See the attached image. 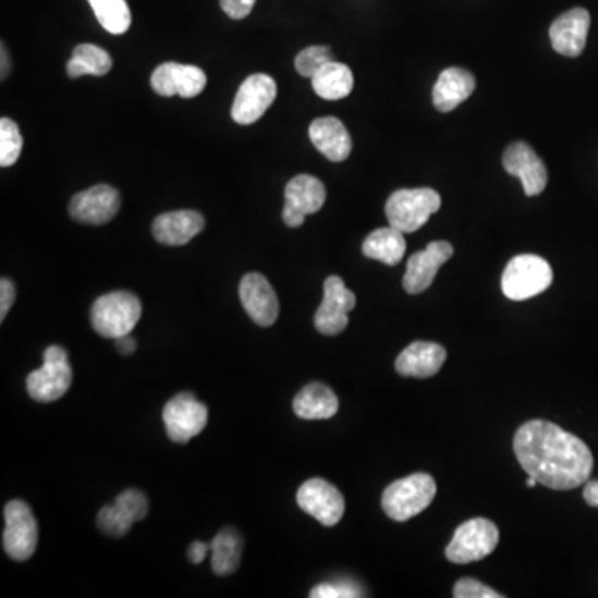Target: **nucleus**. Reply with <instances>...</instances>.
Returning a JSON list of instances; mask_svg holds the SVG:
<instances>
[{
    "label": "nucleus",
    "instance_id": "nucleus-35",
    "mask_svg": "<svg viewBox=\"0 0 598 598\" xmlns=\"http://www.w3.org/2000/svg\"><path fill=\"white\" fill-rule=\"evenodd\" d=\"M256 0H220L221 9L228 17L242 19L248 17L252 14L253 8H255Z\"/></svg>",
    "mask_w": 598,
    "mask_h": 598
},
{
    "label": "nucleus",
    "instance_id": "nucleus-31",
    "mask_svg": "<svg viewBox=\"0 0 598 598\" xmlns=\"http://www.w3.org/2000/svg\"><path fill=\"white\" fill-rule=\"evenodd\" d=\"M21 130L11 119L0 120V167H12L22 154Z\"/></svg>",
    "mask_w": 598,
    "mask_h": 598
},
{
    "label": "nucleus",
    "instance_id": "nucleus-17",
    "mask_svg": "<svg viewBox=\"0 0 598 598\" xmlns=\"http://www.w3.org/2000/svg\"><path fill=\"white\" fill-rule=\"evenodd\" d=\"M454 255V248L448 242H432L424 252L414 253L407 261L403 286L406 293H424L435 283L436 274L444 263Z\"/></svg>",
    "mask_w": 598,
    "mask_h": 598
},
{
    "label": "nucleus",
    "instance_id": "nucleus-25",
    "mask_svg": "<svg viewBox=\"0 0 598 598\" xmlns=\"http://www.w3.org/2000/svg\"><path fill=\"white\" fill-rule=\"evenodd\" d=\"M340 410V401L331 388L321 382H312L297 392L293 401V411L297 417L306 420L329 419Z\"/></svg>",
    "mask_w": 598,
    "mask_h": 598
},
{
    "label": "nucleus",
    "instance_id": "nucleus-23",
    "mask_svg": "<svg viewBox=\"0 0 598 598\" xmlns=\"http://www.w3.org/2000/svg\"><path fill=\"white\" fill-rule=\"evenodd\" d=\"M309 138L318 148L319 154L325 155L331 161H344L353 150V141L350 132L341 120L334 117L315 120L309 125Z\"/></svg>",
    "mask_w": 598,
    "mask_h": 598
},
{
    "label": "nucleus",
    "instance_id": "nucleus-32",
    "mask_svg": "<svg viewBox=\"0 0 598 598\" xmlns=\"http://www.w3.org/2000/svg\"><path fill=\"white\" fill-rule=\"evenodd\" d=\"M332 53L329 47L313 46L308 49L302 50L297 53L296 60H294V66L296 71L303 75V77L313 78L316 72L325 66L326 63L331 62Z\"/></svg>",
    "mask_w": 598,
    "mask_h": 598
},
{
    "label": "nucleus",
    "instance_id": "nucleus-15",
    "mask_svg": "<svg viewBox=\"0 0 598 598\" xmlns=\"http://www.w3.org/2000/svg\"><path fill=\"white\" fill-rule=\"evenodd\" d=\"M150 82L161 97L193 98L207 87V74L199 66L167 62L155 69Z\"/></svg>",
    "mask_w": 598,
    "mask_h": 598
},
{
    "label": "nucleus",
    "instance_id": "nucleus-24",
    "mask_svg": "<svg viewBox=\"0 0 598 598\" xmlns=\"http://www.w3.org/2000/svg\"><path fill=\"white\" fill-rule=\"evenodd\" d=\"M476 90V78L465 69L451 66L439 75L432 90V102L439 112H452Z\"/></svg>",
    "mask_w": 598,
    "mask_h": 598
},
{
    "label": "nucleus",
    "instance_id": "nucleus-14",
    "mask_svg": "<svg viewBox=\"0 0 598 598\" xmlns=\"http://www.w3.org/2000/svg\"><path fill=\"white\" fill-rule=\"evenodd\" d=\"M148 514V501L141 490L129 489L117 497L115 504L106 505L98 512L97 525L106 536L120 539L126 536L135 522Z\"/></svg>",
    "mask_w": 598,
    "mask_h": 598
},
{
    "label": "nucleus",
    "instance_id": "nucleus-16",
    "mask_svg": "<svg viewBox=\"0 0 598 598\" xmlns=\"http://www.w3.org/2000/svg\"><path fill=\"white\" fill-rule=\"evenodd\" d=\"M240 300L249 318L263 328L273 326L280 315V303L270 281L263 274L248 273L240 283Z\"/></svg>",
    "mask_w": 598,
    "mask_h": 598
},
{
    "label": "nucleus",
    "instance_id": "nucleus-1",
    "mask_svg": "<svg viewBox=\"0 0 598 598\" xmlns=\"http://www.w3.org/2000/svg\"><path fill=\"white\" fill-rule=\"evenodd\" d=\"M518 464L540 486L577 489L594 471V455L577 436L549 420H528L514 438Z\"/></svg>",
    "mask_w": 598,
    "mask_h": 598
},
{
    "label": "nucleus",
    "instance_id": "nucleus-21",
    "mask_svg": "<svg viewBox=\"0 0 598 598\" xmlns=\"http://www.w3.org/2000/svg\"><path fill=\"white\" fill-rule=\"evenodd\" d=\"M446 357L448 353L441 344L416 341L399 354L395 371L404 378H432L441 371Z\"/></svg>",
    "mask_w": 598,
    "mask_h": 598
},
{
    "label": "nucleus",
    "instance_id": "nucleus-30",
    "mask_svg": "<svg viewBox=\"0 0 598 598\" xmlns=\"http://www.w3.org/2000/svg\"><path fill=\"white\" fill-rule=\"evenodd\" d=\"M88 4L100 25L113 36H122L132 25L126 0H88Z\"/></svg>",
    "mask_w": 598,
    "mask_h": 598
},
{
    "label": "nucleus",
    "instance_id": "nucleus-10",
    "mask_svg": "<svg viewBox=\"0 0 598 598\" xmlns=\"http://www.w3.org/2000/svg\"><path fill=\"white\" fill-rule=\"evenodd\" d=\"M356 306V294L347 290L340 277L325 281V297L315 316V326L326 337H337L347 328L350 315Z\"/></svg>",
    "mask_w": 598,
    "mask_h": 598
},
{
    "label": "nucleus",
    "instance_id": "nucleus-27",
    "mask_svg": "<svg viewBox=\"0 0 598 598\" xmlns=\"http://www.w3.org/2000/svg\"><path fill=\"white\" fill-rule=\"evenodd\" d=\"M363 253L364 256L385 263V265H399L406 253L404 233L392 227L379 228L364 240Z\"/></svg>",
    "mask_w": 598,
    "mask_h": 598
},
{
    "label": "nucleus",
    "instance_id": "nucleus-5",
    "mask_svg": "<svg viewBox=\"0 0 598 598\" xmlns=\"http://www.w3.org/2000/svg\"><path fill=\"white\" fill-rule=\"evenodd\" d=\"M553 271L537 255H518L509 261L502 274V291L512 302H525L549 290Z\"/></svg>",
    "mask_w": 598,
    "mask_h": 598
},
{
    "label": "nucleus",
    "instance_id": "nucleus-9",
    "mask_svg": "<svg viewBox=\"0 0 598 598\" xmlns=\"http://www.w3.org/2000/svg\"><path fill=\"white\" fill-rule=\"evenodd\" d=\"M5 528L2 544L9 557L19 562L30 559L37 549V521L24 501H11L4 509Z\"/></svg>",
    "mask_w": 598,
    "mask_h": 598
},
{
    "label": "nucleus",
    "instance_id": "nucleus-8",
    "mask_svg": "<svg viewBox=\"0 0 598 598\" xmlns=\"http://www.w3.org/2000/svg\"><path fill=\"white\" fill-rule=\"evenodd\" d=\"M163 423L173 442L186 444L207 427L208 407L198 403L192 392H180L163 407Z\"/></svg>",
    "mask_w": 598,
    "mask_h": 598
},
{
    "label": "nucleus",
    "instance_id": "nucleus-36",
    "mask_svg": "<svg viewBox=\"0 0 598 598\" xmlns=\"http://www.w3.org/2000/svg\"><path fill=\"white\" fill-rule=\"evenodd\" d=\"M15 302V286L8 278H2L0 281V321H4L9 309L12 308Z\"/></svg>",
    "mask_w": 598,
    "mask_h": 598
},
{
    "label": "nucleus",
    "instance_id": "nucleus-3",
    "mask_svg": "<svg viewBox=\"0 0 598 598\" xmlns=\"http://www.w3.org/2000/svg\"><path fill=\"white\" fill-rule=\"evenodd\" d=\"M438 486L426 473L413 474L395 480L382 493V509L395 522H406L426 511L435 501Z\"/></svg>",
    "mask_w": 598,
    "mask_h": 598
},
{
    "label": "nucleus",
    "instance_id": "nucleus-13",
    "mask_svg": "<svg viewBox=\"0 0 598 598\" xmlns=\"http://www.w3.org/2000/svg\"><path fill=\"white\" fill-rule=\"evenodd\" d=\"M283 221L290 228L302 227L308 215L321 210L326 204V188L321 180L312 175H297L284 190Z\"/></svg>",
    "mask_w": 598,
    "mask_h": 598
},
{
    "label": "nucleus",
    "instance_id": "nucleus-11",
    "mask_svg": "<svg viewBox=\"0 0 598 598\" xmlns=\"http://www.w3.org/2000/svg\"><path fill=\"white\" fill-rule=\"evenodd\" d=\"M296 502L326 527L340 524L346 509L343 493L325 479L306 480L297 490Z\"/></svg>",
    "mask_w": 598,
    "mask_h": 598
},
{
    "label": "nucleus",
    "instance_id": "nucleus-2",
    "mask_svg": "<svg viewBox=\"0 0 598 598\" xmlns=\"http://www.w3.org/2000/svg\"><path fill=\"white\" fill-rule=\"evenodd\" d=\"M142 318V303L129 291H115L98 297L91 306L95 331L107 340H119L135 329Z\"/></svg>",
    "mask_w": 598,
    "mask_h": 598
},
{
    "label": "nucleus",
    "instance_id": "nucleus-22",
    "mask_svg": "<svg viewBox=\"0 0 598 598\" xmlns=\"http://www.w3.org/2000/svg\"><path fill=\"white\" fill-rule=\"evenodd\" d=\"M204 228V215L193 210H180L160 215L154 221L151 231L161 245L183 246L199 235Z\"/></svg>",
    "mask_w": 598,
    "mask_h": 598
},
{
    "label": "nucleus",
    "instance_id": "nucleus-18",
    "mask_svg": "<svg viewBox=\"0 0 598 598\" xmlns=\"http://www.w3.org/2000/svg\"><path fill=\"white\" fill-rule=\"evenodd\" d=\"M120 204L122 199L113 186H91L72 198L71 215L81 223L106 224L119 213Z\"/></svg>",
    "mask_w": 598,
    "mask_h": 598
},
{
    "label": "nucleus",
    "instance_id": "nucleus-33",
    "mask_svg": "<svg viewBox=\"0 0 598 598\" xmlns=\"http://www.w3.org/2000/svg\"><path fill=\"white\" fill-rule=\"evenodd\" d=\"M313 598H351V597H361V590L356 585L351 584V582L341 581L326 582V584L318 585V587L313 588L312 590Z\"/></svg>",
    "mask_w": 598,
    "mask_h": 598
},
{
    "label": "nucleus",
    "instance_id": "nucleus-37",
    "mask_svg": "<svg viewBox=\"0 0 598 598\" xmlns=\"http://www.w3.org/2000/svg\"><path fill=\"white\" fill-rule=\"evenodd\" d=\"M208 552H211V544L199 542V540H196V542H193L188 549L190 562L198 565V563H202L205 559H207Z\"/></svg>",
    "mask_w": 598,
    "mask_h": 598
},
{
    "label": "nucleus",
    "instance_id": "nucleus-4",
    "mask_svg": "<svg viewBox=\"0 0 598 598\" xmlns=\"http://www.w3.org/2000/svg\"><path fill=\"white\" fill-rule=\"evenodd\" d=\"M441 208V196L432 188L398 190L389 196L386 217L389 227L401 233H414Z\"/></svg>",
    "mask_w": 598,
    "mask_h": 598
},
{
    "label": "nucleus",
    "instance_id": "nucleus-40",
    "mask_svg": "<svg viewBox=\"0 0 598 598\" xmlns=\"http://www.w3.org/2000/svg\"><path fill=\"white\" fill-rule=\"evenodd\" d=\"M11 72V59H9L8 50H5L4 44H2V81L8 77Z\"/></svg>",
    "mask_w": 598,
    "mask_h": 598
},
{
    "label": "nucleus",
    "instance_id": "nucleus-39",
    "mask_svg": "<svg viewBox=\"0 0 598 598\" xmlns=\"http://www.w3.org/2000/svg\"><path fill=\"white\" fill-rule=\"evenodd\" d=\"M117 350H119L120 354H123V356H129V354H132L133 351H135V347H137V343H135V340H133L130 334H126V337L119 338V340H115Z\"/></svg>",
    "mask_w": 598,
    "mask_h": 598
},
{
    "label": "nucleus",
    "instance_id": "nucleus-6",
    "mask_svg": "<svg viewBox=\"0 0 598 598\" xmlns=\"http://www.w3.org/2000/svg\"><path fill=\"white\" fill-rule=\"evenodd\" d=\"M72 379L74 371L66 351L50 346L44 353L42 368L28 375L27 392L37 403H53L71 389Z\"/></svg>",
    "mask_w": 598,
    "mask_h": 598
},
{
    "label": "nucleus",
    "instance_id": "nucleus-20",
    "mask_svg": "<svg viewBox=\"0 0 598 598\" xmlns=\"http://www.w3.org/2000/svg\"><path fill=\"white\" fill-rule=\"evenodd\" d=\"M590 14L577 8L560 15L550 25V40L556 52L563 57H578L587 44Z\"/></svg>",
    "mask_w": 598,
    "mask_h": 598
},
{
    "label": "nucleus",
    "instance_id": "nucleus-12",
    "mask_svg": "<svg viewBox=\"0 0 598 598\" xmlns=\"http://www.w3.org/2000/svg\"><path fill=\"white\" fill-rule=\"evenodd\" d=\"M277 82L266 74H255L246 78L231 107V119L239 125L258 122L277 98Z\"/></svg>",
    "mask_w": 598,
    "mask_h": 598
},
{
    "label": "nucleus",
    "instance_id": "nucleus-7",
    "mask_svg": "<svg viewBox=\"0 0 598 598\" xmlns=\"http://www.w3.org/2000/svg\"><path fill=\"white\" fill-rule=\"evenodd\" d=\"M499 544V528L493 522L484 517L471 518L459 525L451 544L446 549L449 562L464 563L479 562L496 550Z\"/></svg>",
    "mask_w": 598,
    "mask_h": 598
},
{
    "label": "nucleus",
    "instance_id": "nucleus-19",
    "mask_svg": "<svg viewBox=\"0 0 598 598\" xmlns=\"http://www.w3.org/2000/svg\"><path fill=\"white\" fill-rule=\"evenodd\" d=\"M504 169L509 175L517 176L527 196L540 195L549 182L546 164L532 150L530 145L515 142L504 154Z\"/></svg>",
    "mask_w": 598,
    "mask_h": 598
},
{
    "label": "nucleus",
    "instance_id": "nucleus-28",
    "mask_svg": "<svg viewBox=\"0 0 598 598\" xmlns=\"http://www.w3.org/2000/svg\"><path fill=\"white\" fill-rule=\"evenodd\" d=\"M313 88L325 100H341L353 91L354 77L350 66L331 60L321 66L312 78Z\"/></svg>",
    "mask_w": 598,
    "mask_h": 598
},
{
    "label": "nucleus",
    "instance_id": "nucleus-41",
    "mask_svg": "<svg viewBox=\"0 0 598 598\" xmlns=\"http://www.w3.org/2000/svg\"><path fill=\"white\" fill-rule=\"evenodd\" d=\"M537 484H539V483H537V480L534 479V477L528 476V479H527V486L528 487H536Z\"/></svg>",
    "mask_w": 598,
    "mask_h": 598
},
{
    "label": "nucleus",
    "instance_id": "nucleus-34",
    "mask_svg": "<svg viewBox=\"0 0 598 598\" xmlns=\"http://www.w3.org/2000/svg\"><path fill=\"white\" fill-rule=\"evenodd\" d=\"M455 598H502L504 595L497 594L492 588L474 578H461L454 587Z\"/></svg>",
    "mask_w": 598,
    "mask_h": 598
},
{
    "label": "nucleus",
    "instance_id": "nucleus-26",
    "mask_svg": "<svg viewBox=\"0 0 598 598\" xmlns=\"http://www.w3.org/2000/svg\"><path fill=\"white\" fill-rule=\"evenodd\" d=\"M243 547L245 542L236 528L224 527L218 532L211 540V569L215 574L221 577L235 574L242 562Z\"/></svg>",
    "mask_w": 598,
    "mask_h": 598
},
{
    "label": "nucleus",
    "instance_id": "nucleus-29",
    "mask_svg": "<svg viewBox=\"0 0 598 598\" xmlns=\"http://www.w3.org/2000/svg\"><path fill=\"white\" fill-rule=\"evenodd\" d=\"M112 57L102 47L94 44H81L75 47L72 59L66 63V74L71 78H78L82 75H95L102 77L112 69Z\"/></svg>",
    "mask_w": 598,
    "mask_h": 598
},
{
    "label": "nucleus",
    "instance_id": "nucleus-38",
    "mask_svg": "<svg viewBox=\"0 0 598 598\" xmlns=\"http://www.w3.org/2000/svg\"><path fill=\"white\" fill-rule=\"evenodd\" d=\"M584 499L590 508H598V480H590L584 489Z\"/></svg>",
    "mask_w": 598,
    "mask_h": 598
}]
</instances>
